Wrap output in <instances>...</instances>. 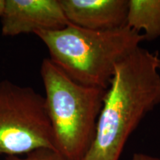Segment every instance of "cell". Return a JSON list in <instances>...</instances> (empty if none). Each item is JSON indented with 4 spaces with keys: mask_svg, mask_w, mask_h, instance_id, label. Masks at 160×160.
I'll list each match as a JSON object with an SVG mask.
<instances>
[{
    "mask_svg": "<svg viewBox=\"0 0 160 160\" xmlns=\"http://www.w3.org/2000/svg\"><path fill=\"white\" fill-rule=\"evenodd\" d=\"M159 105L160 56L139 46L116 66L82 160H119L130 136Z\"/></svg>",
    "mask_w": 160,
    "mask_h": 160,
    "instance_id": "cell-1",
    "label": "cell"
},
{
    "mask_svg": "<svg viewBox=\"0 0 160 160\" xmlns=\"http://www.w3.org/2000/svg\"><path fill=\"white\" fill-rule=\"evenodd\" d=\"M1 18L5 37L59 31L70 23L59 0H5Z\"/></svg>",
    "mask_w": 160,
    "mask_h": 160,
    "instance_id": "cell-5",
    "label": "cell"
},
{
    "mask_svg": "<svg viewBox=\"0 0 160 160\" xmlns=\"http://www.w3.org/2000/svg\"><path fill=\"white\" fill-rule=\"evenodd\" d=\"M131 160H160V159L142 153H136L133 155Z\"/></svg>",
    "mask_w": 160,
    "mask_h": 160,
    "instance_id": "cell-9",
    "label": "cell"
},
{
    "mask_svg": "<svg viewBox=\"0 0 160 160\" xmlns=\"http://www.w3.org/2000/svg\"><path fill=\"white\" fill-rule=\"evenodd\" d=\"M57 150L45 97L28 86L0 82V154Z\"/></svg>",
    "mask_w": 160,
    "mask_h": 160,
    "instance_id": "cell-4",
    "label": "cell"
},
{
    "mask_svg": "<svg viewBox=\"0 0 160 160\" xmlns=\"http://www.w3.org/2000/svg\"><path fill=\"white\" fill-rule=\"evenodd\" d=\"M48 49L50 60L72 80L88 87L107 89L117 65L145 41L125 26L93 31L69 23L55 31L35 33Z\"/></svg>",
    "mask_w": 160,
    "mask_h": 160,
    "instance_id": "cell-2",
    "label": "cell"
},
{
    "mask_svg": "<svg viewBox=\"0 0 160 160\" xmlns=\"http://www.w3.org/2000/svg\"><path fill=\"white\" fill-rule=\"evenodd\" d=\"M126 26L145 40L160 37V0H128Z\"/></svg>",
    "mask_w": 160,
    "mask_h": 160,
    "instance_id": "cell-7",
    "label": "cell"
},
{
    "mask_svg": "<svg viewBox=\"0 0 160 160\" xmlns=\"http://www.w3.org/2000/svg\"><path fill=\"white\" fill-rule=\"evenodd\" d=\"M5 0H0V17L3 14L4 9H5Z\"/></svg>",
    "mask_w": 160,
    "mask_h": 160,
    "instance_id": "cell-10",
    "label": "cell"
},
{
    "mask_svg": "<svg viewBox=\"0 0 160 160\" xmlns=\"http://www.w3.org/2000/svg\"><path fill=\"white\" fill-rule=\"evenodd\" d=\"M57 150L68 160H82L94 139L107 89L72 80L50 59L40 68Z\"/></svg>",
    "mask_w": 160,
    "mask_h": 160,
    "instance_id": "cell-3",
    "label": "cell"
},
{
    "mask_svg": "<svg viewBox=\"0 0 160 160\" xmlns=\"http://www.w3.org/2000/svg\"><path fill=\"white\" fill-rule=\"evenodd\" d=\"M5 160H68L57 150L51 148H39L34 150L26 154V157L20 158L17 156H9Z\"/></svg>",
    "mask_w": 160,
    "mask_h": 160,
    "instance_id": "cell-8",
    "label": "cell"
},
{
    "mask_svg": "<svg viewBox=\"0 0 160 160\" xmlns=\"http://www.w3.org/2000/svg\"><path fill=\"white\" fill-rule=\"evenodd\" d=\"M70 23L93 31L122 28L128 0H59Z\"/></svg>",
    "mask_w": 160,
    "mask_h": 160,
    "instance_id": "cell-6",
    "label": "cell"
}]
</instances>
